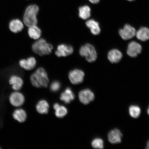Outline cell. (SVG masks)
<instances>
[{
	"label": "cell",
	"mask_w": 149,
	"mask_h": 149,
	"mask_svg": "<svg viewBox=\"0 0 149 149\" xmlns=\"http://www.w3.org/2000/svg\"><path fill=\"white\" fill-rule=\"evenodd\" d=\"M31 81L33 86L37 88L46 87L49 83L48 74L44 68H40L31 74Z\"/></svg>",
	"instance_id": "1"
},
{
	"label": "cell",
	"mask_w": 149,
	"mask_h": 149,
	"mask_svg": "<svg viewBox=\"0 0 149 149\" xmlns=\"http://www.w3.org/2000/svg\"><path fill=\"white\" fill-rule=\"evenodd\" d=\"M39 10L38 7L35 5H29L26 9L23 16V21L27 27L37 25V16Z\"/></svg>",
	"instance_id": "2"
},
{
	"label": "cell",
	"mask_w": 149,
	"mask_h": 149,
	"mask_svg": "<svg viewBox=\"0 0 149 149\" xmlns=\"http://www.w3.org/2000/svg\"><path fill=\"white\" fill-rule=\"evenodd\" d=\"M53 46L43 38L39 39L33 44V51L41 56L49 55L52 53Z\"/></svg>",
	"instance_id": "3"
},
{
	"label": "cell",
	"mask_w": 149,
	"mask_h": 149,
	"mask_svg": "<svg viewBox=\"0 0 149 149\" xmlns=\"http://www.w3.org/2000/svg\"><path fill=\"white\" fill-rule=\"evenodd\" d=\"M79 53L80 55L85 57L89 62H94L97 58L95 49L90 44H87L82 46L79 49Z\"/></svg>",
	"instance_id": "4"
},
{
	"label": "cell",
	"mask_w": 149,
	"mask_h": 149,
	"mask_svg": "<svg viewBox=\"0 0 149 149\" xmlns=\"http://www.w3.org/2000/svg\"><path fill=\"white\" fill-rule=\"evenodd\" d=\"M24 95L19 91H14L11 93L9 97V101L11 105L14 107L19 108L25 102Z\"/></svg>",
	"instance_id": "5"
},
{
	"label": "cell",
	"mask_w": 149,
	"mask_h": 149,
	"mask_svg": "<svg viewBox=\"0 0 149 149\" xmlns=\"http://www.w3.org/2000/svg\"><path fill=\"white\" fill-rule=\"evenodd\" d=\"M85 73L83 70L75 69L71 71L69 73L68 77L71 83L74 85H77L83 82Z\"/></svg>",
	"instance_id": "6"
},
{
	"label": "cell",
	"mask_w": 149,
	"mask_h": 149,
	"mask_svg": "<svg viewBox=\"0 0 149 149\" xmlns=\"http://www.w3.org/2000/svg\"><path fill=\"white\" fill-rule=\"evenodd\" d=\"M79 97L80 102L84 105H87L94 100L95 95L90 89H86L80 91Z\"/></svg>",
	"instance_id": "7"
},
{
	"label": "cell",
	"mask_w": 149,
	"mask_h": 149,
	"mask_svg": "<svg viewBox=\"0 0 149 149\" xmlns=\"http://www.w3.org/2000/svg\"><path fill=\"white\" fill-rule=\"evenodd\" d=\"M136 30L133 27L126 24L123 28L119 31V34L124 40H127L133 38L136 35Z\"/></svg>",
	"instance_id": "8"
},
{
	"label": "cell",
	"mask_w": 149,
	"mask_h": 149,
	"mask_svg": "<svg viewBox=\"0 0 149 149\" xmlns=\"http://www.w3.org/2000/svg\"><path fill=\"white\" fill-rule=\"evenodd\" d=\"M74 49L71 46L62 44L57 47L55 54L58 57H66L73 53Z\"/></svg>",
	"instance_id": "9"
},
{
	"label": "cell",
	"mask_w": 149,
	"mask_h": 149,
	"mask_svg": "<svg viewBox=\"0 0 149 149\" xmlns=\"http://www.w3.org/2000/svg\"><path fill=\"white\" fill-rule=\"evenodd\" d=\"M142 47L141 45L134 41L131 42L128 44L127 53L132 57H137L141 53Z\"/></svg>",
	"instance_id": "10"
},
{
	"label": "cell",
	"mask_w": 149,
	"mask_h": 149,
	"mask_svg": "<svg viewBox=\"0 0 149 149\" xmlns=\"http://www.w3.org/2000/svg\"><path fill=\"white\" fill-rule=\"evenodd\" d=\"M9 83L14 91H19L23 87L24 81L19 76L13 75L9 78Z\"/></svg>",
	"instance_id": "11"
},
{
	"label": "cell",
	"mask_w": 149,
	"mask_h": 149,
	"mask_svg": "<svg viewBox=\"0 0 149 149\" xmlns=\"http://www.w3.org/2000/svg\"><path fill=\"white\" fill-rule=\"evenodd\" d=\"M123 135L120 130L115 129L111 130L108 134V139L112 144H116L121 142Z\"/></svg>",
	"instance_id": "12"
},
{
	"label": "cell",
	"mask_w": 149,
	"mask_h": 149,
	"mask_svg": "<svg viewBox=\"0 0 149 149\" xmlns=\"http://www.w3.org/2000/svg\"><path fill=\"white\" fill-rule=\"evenodd\" d=\"M20 66L24 70H27L33 69L36 65V61L35 58L30 57L27 59H23L19 62Z\"/></svg>",
	"instance_id": "13"
},
{
	"label": "cell",
	"mask_w": 149,
	"mask_h": 149,
	"mask_svg": "<svg viewBox=\"0 0 149 149\" xmlns=\"http://www.w3.org/2000/svg\"><path fill=\"white\" fill-rule=\"evenodd\" d=\"M12 116L17 122L23 123L25 122L27 118V113L25 110L21 108H18L14 111Z\"/></svg>",
	"instance_id": "14"
},
{
	"label": "cell",
	"mask_w": 149,
	"mask_h": 149,
	"mask_svg": "<svg viewBox=\"0 0 149 149\" xmlns=\"http://www.w3.org/2000/svg\"><path fill=\"white\" fill-rule=\"evenodd\" d=\"M9 27L12 32L17 33L22 31L24 26L21 20L16 19L11 20L9 23Z\"/></svg>",
	"instance_id": "15"
},
{
	"label": "cell",
	"mask_w": 149,
	"mask_h": 149,
	"mask_svg": "<svg viewBox=\"0 0 149 149\" xmlns=\"http://www.w3.org/2000/svg\"><path fill=\"white\" fill-rule=\"evenodd\" d=\"M75 95L72 89L67 88L61 95L60 100L66 104H69L74 100Z\"/></svg>",
	"instance_id": "16"
},
{
	"label": "cell",
	"mask_w": 149,
	"mask_h": 149,
	"mask_svg": "<svg viewBox=\"0 0 149 149\" xmlns=\"http://www.w3.org/2000/svg\"><path fill=\"white\" fill-rule=\"evenodd\" d=\"M122 53L116 49L111 50L108 54V58L112 63H118L122 59Z\"/></svg>",
	"instance_id": "17"
},
{
	"label": "cell",
	"mask_w": 149,
	"mask_h": 149,
	"mask_svg": "<svg viewBox=\"0 0 149 149\" xmlns=\"http://www.w3.org/2000/svg\"><path fill=\"white\" fill-rule=\"evenodd\" d=\"M87 26L90 29L91 32L94 35L99 34L100 32V29L99 24L94 19L89 20L86 23Z\"/></svg>",
	"instance_id": "18"
},
{
	"label": "cell",
	"mask_w": 149,
	"mask_h": 149,
	"mask_svg": "<svg viewBox=\"0 0 149 149\" xmlns=\"http://www.w3.org/2000/svg\"><path fill=\"white\" fill-rule=\"evenodd\" d=\"M28 29V34L31 38L37 40L40 38L42 34V31L36 25L29 27Z\"/></svg>",
	"instance_id": "19"
},
{
	"label": "cell",
	"mask_w": 149,
	"mask_h": 149,
	"mask_svg": "<svg viewBox=\"0 0 149 149\" xmlns=\"http://www.w3.org/2000/svg\"><path fill=\"white\" fill-rule=\"evenodd\" d=\"M136 36L138 40L145 41L149 40V29L146 27H142L136 32Z\"/></svg>",
	"instance_id": "20"
},
{
	"label": "cell",
	"mask_w": 149,
	"mask_h": 149,
	"mask_svg": "<svg viewBox=\"0 0 149 149\" xmlns=\"http://www.w3.org/2000/svg\"><path fill=\"white\" fill-rule=\"evenodd\" d=\"M55 110L56 116L59 118H62L66 116L68 113L67 108L63 105H60L58 103H55L53 106Z\"/></svg>",
	"instance_id": "21"
},
{
	"label": "cell",
	"mask_w": 149,
	"mask_h": 149,
	"mask_svg": "<svg viewBox=\"0 0 149 149\" xmlns=\"http://www.w3.org/2000/svg\"><path fill=\"white\" fill-rule=\"evenodd\" d=\"M49 106L48 102L45 100H41L37 104L36 109L40 114H46L49 111Z\"/></svg>",
	"instance_id": "22"
},
{
	"label": "cell",
	"mask_w": 149,
	"mask_h": 149,
	"mask_svg": "<svg viewBox=\"0 0 149 149\" xmlns=\"http://www.w3.org/2000/svg\"><path fill=\"white\" fill-rule=\"evenodd\" d=\"M91 15V9L88 6H84L79 8V16L84 20H86L90 17Z\"/></svg>",
	"instance_id": "23"
},
{
	"label": "cell",
	"mask_w": 149,
	"mask_h": 149,
	"mask_svg": "<svg viewBox=\"0 0 149 149\" xmlns=\"http://www.w3.org/2000/svg\"><path fill=\"white\" fill-rule=\"evenodd\" d=\"M129 113L130 116L133 118H137L140 115L141 109L139 106L133 105L130 106Z\"/></svg>",
	"instance_id": "24"
},
{
	"label": "cell",
	"mask_w": 149,
	"mask_h": 149,
	"mask_svg": "<svg viewBox=\"0 0 149 149\" xmlns=\"http://www.w3.org/2000/svg\"><path fill=\"white\" fill-rule=\"evenodd\" d=\"M104 144L103 140L99 138L93 139L92 142V146L94 148L103 149Z\"/></svg>",
	"instance_id": "25"
},
{
	"label": "cell",
	"mask_w": 149,
	"mask_h": 149,
	"mask_svg": "<svg viewBox=\"0 0 149 149\" xmlns=\"http://www.w3.org/2000/svg\"><path fill=\"white\" fill-rule=\"evenodd\" d=\"M61 84L58 81H55L51 84L50 86V89L53 92L58 91L61 88Z\"/></svg>",
	"instance_id": "26"
},
{
	"label": "cell",
	"mask_w": 149,
	"mask_h": 149,
	"mask_svg": "<svg viewBox=\"0 0 149 149\" xmlns=\"http://www.w3.org/2000/svg\"><path fill=\"white\" fill-rule=\"evenodd\" d=\"M91 3L93 4H97L99 2L100 0H89Z\"/></svg>",
	"instance_id": "27"
},
{
	"label": "cell",
	"mask_w": 149,
	"mask_h": 149,
	"mask_svg": "<svg viewBox=\"0 0 149 149\" xmlns=\"http://www.w3.org/2000/svg\"><path fill=\"white\" fill-rule=\"evenodd\" d=\"M147 149H149V141H148L147 143L146 148Z\"/></svg>",
	"instance_id": "28"
},
{
	"label": "cell",
	"mask_w": 149,
	"mask_h": 149,
	"mask_svg": "<svg viewBox=\"0 0 149 149\" xmlns=\"http://www.w3.org/2000/svg\"><path fill=\"white\" fill-rule=\"evenodd\" d=\"M147 112H148V114L149 115V106L148 109V111H147Z\"/></svg>",
	"instance_id": "29"
},
{
	"label": "cell",
	"mask_w": 149,
	"mask_h": 149,
	"mask_svg": "<svg viewBox=\"0 0 149 149\" xmlns=\"http://www.w3.org/2000/svg\"><path fill=\"white\" fill-rule=\"evenodd\" d=\"M127 1H135V0H127Z\"/></svg>",
	"instance_id": "30"
},
{
	"label": "cell",
	"mask_w": 149,
	"mask_h": 149,
	"mask_svg": "<svg viewBox=\"0 0 149 149\" xmlns=\"http://www.w3.org/2000/svg\"><path fill=\"white\" fill-rule=\"evenodd\" d=\"M0 149H1V148H0Z\"/></svg>",
	"instance_id": "31"
}]
</instances>
